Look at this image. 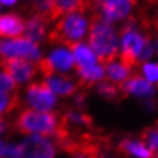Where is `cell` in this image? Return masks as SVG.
Here are the masks:
<instances>
[{
  "label": "cell",
  "mask_w": 158,
  "mask_h": 158,
  "mask_svg": "<svg viewBox=\"0 0 158 158\" xmlns=\"http://www.w3.org/2000/svg\"><path fill=\"white\" fill-rule=\"evenodd\" d=\"M59 116L53 111H40L34 108L21 110L12 123L14 131L23 135H53L58 128Z\"/></svg>",
  "instance_id": "3957f363"
},
{
  "label": "cell",
  "mask_w": 158,
  "mask_h": 158,
  "mask_svg": "<svg viewBox=\"0 0 158 158\" xmlns=\"http://www.w3.org/2000/svg\"><path fill=\"white\" fill-rule=\"evenodd\" d=\"M2 148H3V143H2V140H0V151H2Z\"/></svg>",
  "instance_id": "d6a6232c"
},
{
  "label": "cell",
  "mask_w": 158,
  "mask_h": 158,
  "mask_svg": "<svg viewBox=\"0 0 158 158\" xmlns=\"http://www.w3.org/2000/svg\"><path fill=\"white\" fill-rule=\"evenodd\" d=\"M73 70L78 76L81 88H85V90H88L90 87H93L94 84L100 82L105 78V70H103L102 64H94V65H88V67L73 65Z\"/></svg>",
  "instance_id": "4fadbf2b"
},
{
  "label": "cell",
  "mask_w": 158,
  "mask_h": 158,
  "mask_svg": "<svg viewBox=\"0 0 158 158\" xmlns=\"http://www.w3.org/2000/svg\"><path fill=\"white\" fill-rule=\"evenodd\" d=\"M88 46L94 52L99 64H105L118 56V34L111 23L105 21L100 14H93L88 23Z\"/></svg>",
  "instance_id": "7a4b0ae2"
},
{
  "label": "cell",
  "mask_w": 158,
  "mask_h": 158,
  "mask_svg": "<svg viewBox=\"0 0 158 158\" xmlns=\"http://www.w3.org/2000/svg\"><path fill=\"white\" fill-rule=\"evenodd\" d=\"M52 8H53V0H32L29 11L31 14H37L40 17H43L47 23H50Z\"/></svg>",
  "instance_id": "7402d4cb"
},
{
  "label": "cell",
  "mask_w": 158,
  "mask_h": 158,
  "mask_svg": "<svg viewBox=\"0 0 158 158\" xmlns=\"http://www.w3.org/2000/svg\"><path fill=\"white\" fill-rule=\"evenodd\" d=\"M15 2H17V0H0V3H2V5H8V6L15 5Z\"/></svg>",
  "instance_id": "f546056e"
},
{
  "label": "cell",
  "mask_w": 158,
  "mask_h": 158,
  "mask_svg": "<svg viewBox=\"0 0 158 158\" xmlns=\"http://www.w3.org/2000/svg\"><path fill=\"white\" fill-rule=\"evenodd\" d=\"M41 56L38 44L26 37L0 40V58H24L37 61Z\"/></svg>",
  "instance_id": "5b68a950"
},
{
  "label": "cell",
  "mask_w": 158,
  "mask_h": 158,
  "mask_svg": "<svg viewBox=\"0 0 158 158\" xmlns=\"http://www.w3.org/2000/svg\"><path fill=\"white\" fill-rule=\"evenodd\" d=\"M118 149L132 158H155V154L143 143V140L125 138L120 141Z\"/></svg>",
  "instance_id": "e0dca14e"
},
{
  "label": "cell",
  "mask_w": 158,
  "mask_h": 158,
  "mask_svg": "<svg viewBox=\"0 0 158 158\" xmlns=\"http://www.w3.org/2000/svg\"><path fill=\"white\" fill-rule=\"evenodd\" d=\"M21 158H55L56 146L44 135H29L19 144Z\"/></svg>",
  "instance_id": "ba28073f"
},
{
  "label": "cell",
  "mask_w": 158,
  "mask_h": 158,
  "mask_svg": "<svg viewBox=\"0 0 158 158\" xmlns=\"http://www.w3.org/2000/svg\"><path fill=\"white\" fill-rule=\"evenodd\" d=\"M87 19L81 12H72L62 15L59 21L47 34V43L62 46L65 49H72L75 44L82 41L87 31Z\"/></svg>",
  "instance_id": "277c9868"
},
{
  "label": "cell",
  "mask_w": 158,
  "mask_h": 158,
  "mask_svg": "<svg viewBox=\"0 0 158 158\" xmlns=\"http://www.w3.org/2000/svg\"><path fill=\"white\" fill-rule=\"evenodd\" d=\"M70 52L73 53V59H75V65H81V67H88V65H94L99 64L98 58L94 55V52L91 50V47L85 43H78L75 44Z\"/></svg>",
  "instance_id": "d6986e66"
},
{
  "label": "cell",
  "mask_w": 158,
  "mask_h": 158,
  "mask_svg": "<svg viewBox=\"0 0 158 158\" xmlns=\"http://www.w3.org/2000/svg\"><path fill=\"white\" fill-rule=\"evenodd\" d=\"M140 75L151 84L158 87V58L148 59L140 64Z\"/></svg>",
  "instance_id": "603a6c76"
},
{
  "label": "cell",
  "mask_w": 158,
  "mask_h": 158,
  "mask_svg": "<svg viewBox=\"0 0 158 158\" xmlns=\"http://www.w3.org/2000/svg\"><path fill=\"white\" fill-rule=\"evenodd\" d=\"M0 158H21L20 157V149L17 144H3L0 151Z\"/></svg>",
  "instance_id": "484cf974"
},
{
  "label": "cell",
  "mask_w": 158,
  "mask_h": 158,
  "mask_svg": "<svg viewBox=\"0 0 158 158\" xmlns=\"http://www.w3.org/2000/svg\"><path fill=\"white\" fill-rule=\"evenodd\" d=\"M99 2L100 0H87V3H88V9H94V8H98L99 6Z\"/></svg>",
  "instance_id": "f1b7e54d"
},
{
  "label": "cell",
  "mask_w": 158,
  "mask_h": 158,
  "mask_svg": "<svg viewBox=\"0 0 158 158\" xmlns=\"http://www.w3.org/2000/svg\"><path fill=\"white\" fill-rule=\"evenodd\" d=\"M26 98L29 106L40 111H52L56 105V94L50 90L46 81L29 84L26 87Z\"/></svg>",
  "instance_id": "9c48e42d"
},
{
  "label": "cell",
  "mask_w": 158,
  "mask_h": 158,
  "mask_svg": "<svg viewBox=\"0 0 158 158\" xmlns=\"http://www.w3.org/2000/svg\"><path fill=\"white\" fill-rule=\"evenodd\" d=\"M47 58H49L50 64L53 65V69H55L56 72H62V73H64V72H69V70H72L73 65H75L73 53H72L69 49H65V47L56 49V50L50 52V55H49Z\"/></svg>",
  "instance_id": "ac0fdd59"
},
{
  "label": "cell",
  "mask_w": 158,
  "mask_h": 158,
  "mask_svg": "<svg viewBox=\"0 0 158 158\" xmlns=\"http://www.w3.org/2000/svg\"><path fill=\"white\" fill-rule=\"evenodd\" d=\"M85 11H88L87 0H53V8H52V14H50V23L61 19L65 14H72V12L84 14Z\"/></svg>",
  "instance_id": "9a60e30c"
},
{
  "label": "cell",
  "mask_w": 158,
  "mask_h": 158,
  "mask_svg": "<svg viewBox=\"0 0 158 158\" xmlns=\"http://www.w3.org/2000/svg\"><path fill=\"white\" fill-rule=\"evenodd\" d=\"M155 128H157V129H158V122H157V126H155Z\"/></svg>",
  "instance_id": "e575fe53"
},
{
  "label": "cell",
  "mask_w": 158,
  "mask_h": 158,
  "mask_svg": "<svg viewBox=\"0 0 158 158\" xmlns=\"http://www.w3.org/2000/svg\"><path fill=\"white\" fill-rule=\"evenodd\" d=\"M120 90H122V94L123 98L125 96H131V98H137L141 99V100H154L155 94L158 91V87L151 84L149 81L143 78L140 73L137 75H131L129 78L126 79L123 84L118 85Z\"/></svg>",
  "instance_id": "30bf717a"
},
{
  "label": "cell",
  "mask_w": 158,
  "mask_h": 158,
  "mask_svg": "<svg viewBox=\"0 0 158 158\" xmlns=\"http://www.w3.org/2000/svg\"><path fill=\"white\" fill-rule=\"evenodd\" d=\"M99 154H100V152H82V154L72 155V158H100Z\"/></svg>",
  "instance_id": "4316f807"
},
{
  "label": "cell",
  "mask_w": 158,
  "mask_h": 158,
  "mask_svg": "<svg viewBox=\"0 0 158 158\" xmlns=\"http://www.w3.org/2000/svg\"><path fill=\"white\" fill-rule=\"evenodd\" d=\"M0 72L12 78L17 84L27 82L38 73L35 61L24 58H0Z\"/></svg>",
  "instance_id": "52a82bcc"
},
{
  "label": "cell",
  "mask_w": 158,
  "mask_h": 158,
  "mask_svg": "<svg viewBox=\"0 0 158 158\" xmlns=\"http://www.w3.org/2000/svg\"><path fill=\"white\" fill-rule=\"evenodd\" d=\"M44 81L47 82V85L50 87V90L62 98H69V96H75L78 93V90L81 88L78 81L72 78V76H67L65 73H53L52 76L49 78H44Z\"/></svg>",
  "instance_id": "8fae6325"
},
{
  "label": "cell",
  "mask_w": 158,
  "mask_h": 158,
  "mask_svg": "<svg viewBox=\"0 0 158 158\" xmlns=\"http://www.w3.org/2000/svg\"><path fill=\"white\" fill-rule=\"evenodd\" d=\"M21 105L20 91H0V116L15 113Z\"/></svg>",
  "instance_id": "ffe728a7"
},
{
  "label": "cell",
  "mask_w": 158,
  "mask_h": 158,
  "mask_svg": "<svg viewBox=\"0 0 158 158\" xmlns=\"http://www.w3.org/2000/svg\"><path fill=\"white\" fill-rule=\"evenodd\" d=\"M117 34L120 43L117 58L126 65L134 69L135 65H140L141 62L151 59L155 55L154 41L149 37V34H146L138 26L134 15L123 21V26Z\"/></svg>",
  "instance_id": "6da1fadb"
},
{
  "label": "cell",
  "mask_w": 158,
  "mask_h": 158,
  "mask_svg": "<svg viewBox=\"0 0 158 158\" xmlns=\"http://www.w3.org/2000/svg\"><path fill=\"white\" fill-rule=\"evenodd\" d=\"M154 49H155V55H157V58H158V37L154 41Z\"/></svg>",
  "instance_id": "4dcf8cb0"
},
{
  "label": "cell",
  "mask_w": 158,
  "mask_h": 158,
  "mask_svg": "<svg viewBox=\"0 0 158 158\" xmlns=\"http://www.w3.org/2000/svg\"><path fill=\"white\" fill-rule=\"evenodd\" d=\"M141 140H143V143H144L154 154H157L158 152V129L157 128H149V129H146V131L143 132V135H141Z\"/></svg>",
  "instance_id": "cb8c5ba5"
},
{
  "label": "cell",
  "mask_w": 158,
  "mask_h": 158,
  "mask_svg": "<svg viewBox=\"0 0 158 158\" xmlns=\"http://www.w3.org/2000/svg\"><path fill=\"white\" fill-rule=\"evenodd\" d=\"M0 91H20V84H17L3 72H0Z\"/></svg>",
  "instance_id": "d4e9b609"
},
{
  "label": "cell",
  "mask_w": 158,
  "mask_h": 158,
  "mask_svg": "<svg viewBox=\"0 0 158 158\" xmlns=\"http://www.w3.org/2000/svg\"><path fill=\"white\" fill-rule=\"evenodd\" d=\"M103 70H105V79L114 82V84H123L126 79L129 78L134 73V69L126 65L123 61H120L118 58L108 61L103 64Z\"/></svg>",
  "instance_id": "5bb4252c"
},
{
  "label": "cell",
  "mask_w": 158,
  "mask_h": 158,
  "mask_svg": "<svg viewBox=\"0 0 158 158\" xmlns=\"http://www.w3.org/2000/svg\"><path fill=\"white\" fill-rule=\"evenodd\" d=\"M47 21L40 17L37 14H31L29 19L26 20V27H24V37L29 38L32 43L40 44L47 35Z\"/></svg>",
  "instance_id": "2e32d148"
},
{
  "label": "cell",
  "mask_w": 158,
  "mask_h": 158,
  "mask_svg": "<svg viewBox=\"0 0 158 158\" xmlns=\"http://www.w3.org/2000/svg\"><path fill=\"white\" fill-rule=\"evenodd\" d=\"M148 2H151V3H157L158 0H148Z\"/></svg>",
  "instance_id": "1f68e13d"
},
{
  "label": "cell",
  "mask_w": 158,
  "mask_h": 158,
  "mask_svg": "<svg viewBox=\"0 0 158 158\" xmlns=\"http://www.w3.org/2000/svg\"><path fill=\"white\" fill-rule=\"evenodd\" d=\"M26 21L19 14L0 15V38H19L24 35Z\"/></svg>",
  "instance_id": "7c38bea8"
},
{
  "label": "cell",
  "mask_w": 158,
  "mask_h": 158,
  "mask_svg": "<svg viewBox=\"0 0 158 158\" xmlns=\"http://www.w3.org/2000/svg\"><path fill=\"white\" fill-rule=\"evenodd\" d=\"M99 14L108 23H118L131 19L137 8V0H100Z\"/></svg>",
  "instance_id": "8992f818"
},
{
  "label": "cell",
  "mask_w": 158,
  "mask_h": 158,
  "mask_svg": "<svg viewBox=\"0 0 158 158\" xmlns=\"http://www.w3.org/2000/svg\"><path fill=\"white\" fill-rule=\"evenodd\" d=\"M8 128H9V123L0 116V134H5V132L8 131Z\"/></svg>",
  "instance_id": "83f0119b"
},
{
  "label": "cell",
  "mask_w": 158,
  "mask_h": 158,
  "mask_svg": "<svg viewBox=\"0 0 158 158\" xmlns=\"http://www.w3.org/2000/svg\"><path fill=\"white\" fill-rule=\"evenodd\" d=\"M96 93H98L99 96H102L103 99L110 100V102H116V100L123 98L122 90H120V87H118L117 84H114V82H111V81H108V79H105V78L102 79L100 82H98Z\"/></svg>",
  "instance_id": "44dd1931"
},
{
  "label": "cell",
  "mask_w": 158,
  "mask_h": 158,
  "mask_svg": "<svg viewBox=\"0 0 158 158\" xmlns=\"http://www.w3.org/2000/svg\"><path fill=\"white\" fill-rule=\"evenodd\" d=\"M155 157H157V158H158V152H157V154H155Z\"/></svg>",
  "instance_id": "836d02e7"
}]
</instances>
